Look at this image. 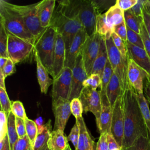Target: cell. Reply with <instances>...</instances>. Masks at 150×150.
I'll return each mask as SVG.
<instances>
[{
    "label": "cell",
    "mask_w": 150,
    "mask_h": 150,
    "mask_svg": "<svg viewBox=\"0 0 150 150\" xmlns=\"http://www.w3.org/2000/svg\"><path fill=\"white\" fill-rule=\"evenodd\" d=\"M122 93L124 127L122 148H127L132 146L139 137L149 138V135L141 112L137 93L129 82Z\"/></svg>",
    "instance_id": "6da1fadb"
},
{
    "label": "cell",
    "mask_w": 150,
    "mask_h": 150,
    "mask_svg": "<svg viewBox=\"0 0 150 150\" xmlns=\"http://www.w3.org/2000/svg\"><path fill=\"white\" fill-rule=\"evenodd\" d=\"M80 6L81 0L56 1L50 21V26L63 38L66 56L75 36L83 28L79 15Z\"/></svg>",
    "instance_id": "7a4b0ae2"
},
{
    "label": "cell",
    "mask_w": 150,
    "mask_h": 150,
    "mask_svg": "<svg viewBox=\"0 0 150 150\" xmlns=\"http://www.w3.org/2000/svg\"><path fill=\"white\" fill-rule=\"evenodd\" d=\"M0 23L4 26L8 33L35 43V37L26 28L14 4L0 0Z\"/></svg>",
    "instance_id": "3957f363"
},
{
    "label": "cell",
    "mask_w": 150,
    "mask_h": 150,
    "mask_svg": "<svg viewBox=\"0 0 150 150\" xmlns=\"http://www.w3.org/2000/svg\"><path fill=\"white\" fill-rule=\"evenodd\" d=\"M57 34L52 27L49 26L37 39L35 43V50L50 75L52 74L53 57Z\"/></svg>",
    "instance_id": "277c9868"
},
{
    "label": "cell",
    "mask_w": 150,
    "mask_h": 150,
    "mask_svg": "<svg viewBox=\"0 0 150 150\" xmlns=\"http://www.w3.org/2000/svg\"><path fill=\"white\" fill-rule=\"evenodd\" d=\"M105 44L108 60L114 73L120 79L122 91H123L128 82L127 79L128 59L125 60L122 58L120 52L115 47L112 38L105 39Z\"/></svg>",
    "instance_id": "5b68a950"
},
{
    "label": "cell",
    "mask_w": 150,
    "mask_h": 150,
    "mask_svg": "<svg viewBox=\"0 0 150 150\" xmlns=\"http://www.w3.org/2000/svg\"><path fill=\"white\" fill-rule=\"evenodd\" d=\"M33 52L35 44L8 33V54L14 64L25 60Z\"/></svg>",
    "instance_id": "8992f818"
},
{
    "label": "cell",
    "mask_w": 150,
    "mask_h": 150,
    "mask_svg": "<svg viewBox=\"0 0 150 150\" xmlns=\"http://www.w3.org/2000/svg\"><path fill=\"white\" fill-rule=\"evenodd\" d=\"M15 6L21 15L26 28L36 41L46 29L41 26L38 15V3L26 5H15Z\"/></svg>",
    "instance_id": "52a82bcc"
},
{
    "label": "cell",
    "mask_w": 150,
    "mask_h": 150,
    "mask_svg": "<svg viewBox=\"0 0 150 150\" xmlns=\"http://www.w3.org/2000/svg\"><path fill=\"white\" fill-rule=\"evenodd\" d=\"M124 113L123 103V93L117 98L112 106V116L111 127V134L122 148L124 138Z\"/></svg>",
    "instance_id": "ba28073f"
},
{
    "label": "cell",
    "mask_w": 150,
    "mask_h": 150,
    "mask_svg": "<svg viewBox=\"0 0 150 150\" xmlns=\"http://www.w3.org/2000/svg\"><path fill=\"white\" fill-rule=\"evenodd\" d=\"M72 69L64 67L60 74L53 79L52 91V101L59 98L70 100L71 86Z\"/></svg>",
    "instance_id": "9c48e42d"
},
{
    "label": "cell",
    "mask_w": 150,
    "mask_h": 150,
    "mask_svg": "<svg viewBox=\"0 0 150 150\" xmlns=\"http://www.w3.org/2000/svg\"><path fill=\"white\" fill-rule=\"evenodd\" d=\"M83 111L91 112L95 116L96 122L99 120L101 111V97L100 91L93 90L89 87L83 88L79 96Z\"/></svg>",
    "instance_id": "30bf717a"
},
{
    "label": "cell",
    "mask_w": 150,
    "mask_h": 150,
    "mask_svg": "<svg viewBox=\"0 0 150 150\" xmlns=\"http://www.w3.org/2000/svg\"><path fill=\"white\" fill-rule=\"evenodd\" d=\"M102 36L96 32L88 36L82 50L83 62L88 76L91 74L93 63L98 54Z\"/></svg>",
    "instance_id": "8fae6325"
},
{
    "label": "cell",
    "mask_w": 150,
    "mask_h": 150,
    "mask_svg": "<svg viewBox=\"0 0 150 150\" xmlns=\"http://www.w3.org/2000/svg\"><path fill=\"white\" fill-rule=\"evenodd\" d=\"M80 19L88 36L96 32L97 16L98 15L92 0H81Z\"/></svg>",
    "instance_id": "7c38bea8"
},
{
    "label": "cell",
    "mask_w": 150,
    "mask_h": 150,
    "mask_svg": "<svg viewBox=\"0 0 150 150\" xmlns=\"http://www.w3.org/2000/svg\"><path fill=\"white\" fill-rule=\"evenodd\" d=\"M88 77V74L83 62L82 52L78 56L75 65L72 69L71 86L70 100L79 98L81 90L84 88L83 83Z\"/></svg>",
    "instance_id": "4fadbf2b"
},
{
    "label": "cell",
    "mask_w": 150,
    "mask_h": 150,
    "mask_svg": "<svg viewBox=\"0 0 150 150\" xmlns=\"http://www.w3.org/2000/svg\"><path fill=\"white\" fill-rule=\"evenodd\" d=\"M69 100L59 98L52 101V110L54 116V124L53 130H61L64 131L67 122L71 114Z\"/></svg>",
    "instance_id": "5bb4252c"
},
{
    "label": "cell",
    "mask_w": 150,
    "mask_h": 150,
    "mask_svg": "<svg viewBox=\"0 0 150 150\" xmlns=\"http://www.w3.org/2000/svg\"><path fill=\"white\" fill-rule=\"evenodd\" d=\"M66 51L63 36L57 33L55 41L54 50L53 57L52 74L53 79L57 77L65 67Z\"/></svg>",
    "instance_id": "9a60e30c"
},
{
    "label": "cell",
    "mask_w": 150,
    "mask_h": 150,
    "mask_svg": "<svg viewBox=\"0 0 150 150\" xmlns=\"http://www.w3.org/2000/svg\"><path fill=\"white\" fill-rule=\"evenodd\" d=\"M88 38L85 29L83 27L75 36L66 56L65 66L73 69L76 59L80 53L82 52L83 46Z\"/></svg>",
    "instance_id": "2e32d148"
},
{
    "label": "cell",
    "mask_w": 150,
    "mask_h": 150,
    "mask_svg": "<svg viewBox=\"0 0 150 150\" xmlns=\"http://www.w3.org/2000/svg\"><path fill=\"white\" fill-rule=\"evenodd\" d=\"M146 72L128 56L127 79L137 94L144 93V79Z\"/></svg>",
    "instance_id": "e0dca14e"
},
{
    "label": "cell",
    "mask_w": 150,
    "mask_h": 150,
    "mask_svg": "<svg viewBox=\"0 0 150 150\" xmlns=\"http://www.w3.org/2000/svg\"><path fill=\"white\" fill-rule=\"evenodd\" d=\"M128 56L150 76V58L144 48L126 42Z\"/></svg>",
    "instance_id": "ac0fdd59"
},
{
    "label": "cell",
    "mask_w": 150,
    "mask_h": 150,
    "mask_svg": "<svg viewBox=\"0 0 150 150\" xmlns=\"http://www.w3.org/2000/svg\"><path fill=\"white\" fill-rule=\"evenodd\" d=\"M112 107L106 96L101 97V111L99 120L97 124L98 129L101 134H111Z\"/></svg>",
    "instance_id": "d6986e66"
},
{
    "label": "cell",
    "mask_w": 150,
    "mask_h": 150,
    "mask_svg": "<svg viewBox=\"0 0 150 150\" xmlns=\"http://www.w3.org/2000/svg\"><path fill=\"white\" fill-rule=\"evenodd\" d=\"M56 3L55 0H43L38 2V15L42 28H47L50 26Z\"/></svg>",
    "instance_id": "ffe728a7"
},
{
    "label": "cell",
    "mask_w": 150,
    "mask_h": 150,
    "mask_svg": "<svg viewBox=\"0 0 150 150\" xmlns=\"http://www.w3.org/2000/svg\"><path fill=\"white\" fill-rule=\"evenodd\" d=\"M79 127V138L76 150H92L95 144L86 127L83 117L76 119Z\"/></svg>",
    "instance_id": "44dd1931"
},
{
    "label": "cell",
    "mask_w": 150,
    "mask_h": 150,
    "mask_svg": "<svg viewBox=\"0 0 150 150\" xmlns=\"http://www.w3.org/2000/svg\"><path fill=\"white\" fill-rule=\"evenodd\" d=\"M34 56L36 63V72L37 78L40 88V91L44 94H46L49 86L53 84V80L50 79L49 76V72L46 67L42 64L38 53L34 52Z\"/></svg>",
    "instance_id": "7402d4cb"
},
{
    "label": "cell",
    "mask_w": 150,
    "mask_h": 150,
    "mask_svg": "<svg viewBox=\"0 0 150 150\" xmlns=\"http://www.w3.org/2000/svg\"><path fill=\"white\" fill-rule=\"evenodd\" d=\"M38 129V133L33 145V150H50L47 144L52 131L50 120Z\"/></svg>",
    "instance_id": "603a6c76"
},
{
    "label": "cell",
    "mask_w": 150,
    "mask_h": 150,
    "mask_svg": "<svg viewBox=\"0 0 150 150\" xmlns=\"http://www.w3.org/2000/svg\"><path fill=\"white\" fill-rule=\"evenodd\" d=\"M108 59V53L105 44V39L104 37L102 36L99 52L93 63L91 74H97L101 77Z\"/></svg>",
    "instance_id": "cb8c5ba5"
},
{
    "label": "cell",
    "mask_w": 150,
    "mask_h": 150,
    "mask_svg": "<svg viewBox=\"0 0 150 150\" xmlns=\"http://www.w3.org/2000/svg\"><path fill=\"white\" fill-rule=\"evenodd\" d=\"M48 147L50 150H65L67 144V137L61 130H53L48 141Z\"/></svg>",
    "instance_id": "d4e9b609"
},
{
    "label": "cell",
    "mask_w": 150,
    "mask_h": 150,
    "mask_svg": "<svg viewBox=\"0 0 150 150\" xmlns=\"http://www.w3.org/2000/svg\"><path fill=\"white\" fill-rule=\"evenodd\" d=\"M124 11L116 4L111 6L105 13L107 22L110 29L114 32L115 26L119 25L125 22Z\"/></svg>",
    "instance_id": "484cf974"
},
{
    "label": "cell",
    "mask_w": 150,
    "mask_h": 150,
    "mask_svg": "<svg viewBox=\"0 0 150 150\" xmlns=\"http://www.w3.org/2000/svg\"><path fill=\"white\" fill-rule=\"evenodd\" d=\"M122 93L120 79L118 76L113 72L110 82L107 87V97L108 100L112 107L116 101L118 96Z\"/></svg>",
    "instance_id": "4316f807"
},
{
    "label": "cell",
    "mask_w": 150,
    "mask_h": 150,
    "mask_svg": "<svg viewBox=\"0 0 150 150\" xmlns=\"http://www.w3.org/2000/svg\"><path fill=\"white\" fill-rule=\"evenodd\" d=\"M124 14L125 23L127 27L140 34L141 25L143 22V18L137 16L131 9L124 11Z\"/></svg>",
    "instance_id": "83f0119b"
},
{
    "label": "cell",
    "mask_w": 150,
    "mask_h": 150,
    "mask_svg": "<svg viewBox=\"0 0 150 150\" xmlns=\"http://www.w3.org/2000/svg\"><path fill=\"white\" fill-rule=\"evenodd\" d=\"M96 32L104 37L105 39L111 38L114 32L110 29L107 22L105 13L98 15L97 16Z\"/></svg>",
    "instance_id": "f1b7e54d"
},
{
    "label": "cell",
    "mask_w": 150,
    "mask_h": 150,
    "mask_svg": "<svg viewBox=\"0 0 150 150\" xmlns=\"http://www.w3.org/2000/svg\"><path fill=\"white\" fill-rule=\"evenodd\" d=\"M7 135L9 139L11 149L12 150L14 145L19 139V137L16 128L15 116L11 111L8 116Z\"/></svg>",
    "instance_id": "f546056e"
},
{
    "label": "cell",
    "mask_w": 150,
    "mask_h": 150,
    "mask_svg": "<svg viewBox=\"0 0 150 150\" xmlns=\"http://www.w3.org/2000/svg\"><path fill=\"white\" fill-rule=\"evenodd\" d=\"M113 70L111 67V64L108 59L105 66L104 67L103 75L101 76V84L100 87V94L101 97H104L107 96L106 91H107V87L110 82L111 77L113 73Z\"/></svg>",
    "instance_id": "4dcf8cb0"
},
{
    "label": "cell",
    "mask_w": 150,
    "mask_h": 150,
    "mask_svg": "<svg viewBox=\"0 0 150 150\" xmlns=\"http://www.w3.org/2000/svg\"><path fill=\"white\" fill-rule=\"evenodd\" d=\"M137 96L141 112L149 132L150 139V110L149 108V104L144 93L137 94Z\"/></svg>",
    "instance_id": "1f68e13d"
},
{
    "label": "cell",
    "mask_w": 150,
    "mask_h": 150,
    "mask_svg": "<svg viewBox=\"0 0 150 150\" xmlns=\"http://www.w3.org/2000/svg\"><path fill=\"white\" fill-rule=\"evenodd\" d=\"M8 33L4 26L0 23V57L9 58L8 54Z\"/></svg>",
    "instance_id": "d6a6232c"
},
{
    "label": "cell",
    "mask_w": 150,
    "mask_h": 150,
    "mask_svg": "<svg viewBox=\"0 0 150 150\" xmlns=\"http://www.w3.org/2000/svg\"><path fill=\"white\" fill-rule=\"evenodd\" d=\"M25 122L26 135L28 137L30 142L33 146L38 133L37 125L35 121H33L28 118H26L25 120Z\"/></svg>",
    "instance_id": "836d02e7"
},
{
    "label": "cell",
    "mask_w": 150,
    "mask_h": 150,
    "mask_svg": "<svg viewBox=\"0 0 150 150\" xmlns=\"http://www.w3.org/2000/svg\"><path fill=\"white\" fill-rule=\"evenodd\" d=\"M121 150H150L149 138L141 137L130 147L122 148Z\"/></svg>",
    "instance_id": "e575fe53"
},
{
    "label": "cell",
    "mask_w": 150,
    "mask_h": 150,
    "mask_svg": "<svg viewBox=\"0 0 150 150\" xmlns=\"http://www.w3.org/2000/svg\"><path fill=\"white\" fill-rule=\"evenodd\" d=\"M111 38L112 39L113 42L115 46V47L118 49L119 52H120L122 58L127 60L128 59V52L126 45V42H125L121 38H120L115 33L113 32Z\"/></svg>",
    "instance_id": "d590c367"
},
{
    "label": "cell",
    "mask_w": 150,
    "mask_h": 150,
    "mask_svg": "<svg viewBox=\"0 0 150 150\" xmlns=\"http://www.w3.org/2000/svg\"><path fill=\"white\" fill-rule=\"evenodd\" d=\"M0 103L1 111H4L8 117L11 110L12 103L8 96L6 90L1 87H0Z\"/></svg>",
    "instance_id": "8d00e7d4"
},
{
    "label": "cell",
    "mask_w": 150,
    "mask_h": 150,
    "mask_svg": "<svg viewBox=\"0 0 150 150\" xmlns=\"http://www.w3.org/2000/svg\"><path fill=\"white\" fill-rule=\"evenodd\" d=\"M101 77L97 74H91L85 80L83 83V87H89L93 90H97L101 87Z\"/></svg>",
    "instance_id": "74e56055"
},
{
    "label": "cell",
    "mask_w": 150,
    "mask_h": 150,
    "mask_svg": "<svg viewBox=\"0 0 150 150\" xmlns=\"http://www.w3.org/2000/svg\"><path fill=\"white\" fill-rule=\"evenodd\" d=\"M11 111L16 117L25 120L27 117L24 107L20 101H15L12 102Z\"/></svg>",
    "instance_id": "f35d334b"
},
{
    "label": "cell",
    "mask_w": 150,
    "mask_h": 150,
    "mask_svg": "<svg viewBox=\"0 0 150 150\" xmlns=\"http://www.w3.org/2000/svg\"><path fill=\"white\" fill-rule=\"evenodd\" d=\"M12 150H33V146L27 135L19 138L13 146Z\"/></svg>",
    "instance_id": "ab89813d"
},
{
    "label": "cell",
    "mask_w": 150,
    "mask_h": 150,
    "mask_svg": "<svg viewBox=\"0 0 150 150\" xmlns=\"http://www.w3.org/2000/svg\"><path fill=\"white\" fill-rule=\"evenodd\" d=\"M70 108L71 114L76 118L82 117L83 108L81 102L79 98H75L71 100Z\"/></svg>",
    "instance_id": "60d3db41"
},
{
    "label": "cell",
    "mask_w": 150,
    "mask_h": 150,
    "mask_svg": "<svg viewBox=\"0 0 150 150\" xmlns=\"http://www.w3.org/2000/svg\"><path fill=\"white\" fill-rule=\"evenodd\" d=\"M127 41L137 46L144 48V45L140 34L127 28Z\"/></svg>",
    "instance_id": "b9f144b4"
},
{
    "label": "cell",
    "mask_w": 150,
    "mask_h": 150,
    "mask_svg": "<svg viewBox=\"0 0 150 150\" xmlns=\"http://www.w3.org/2000/svg\"><path fill=\"white\" fill-rule=\"evenodd\" d=\"M140 35L144 45V48L150 58V38L146 29L144 22H142L141 25Z\"/></svg>",
    "instance_id": "7bdbcfd3"
},
{
    "label": "cell",
    "mask_w": 150,
    "mask_h": 150,
    "mask_svg": "<svg viewBox=\"0 0 150 150\" xmlns=\"http://www.w3.org/2000/svg\"><path fill=\"white\" fill-rule=\"evenodd\" d=\"M8 128V117L6 114L0 111V141H2L7 135Z\"/></svg>",
    "instance_id": "ee69618b"
},
{
    "label": "cell",
    "mask_w": 150,
    "mask_h": 150,
    "mask_svg": "<svg viewBox=\"0 0 150 150\" xmlns=\"http://www.w3.org/2000/svg\"><path fill=\"white\" fill-rule=\"evenodd\" d=\"M92 1L96 8L98 15L103 14V12L106 9H107L108 11L111 6L114 5L112 4V2L109 1Z\"/></svg>",
    "instance_id": "f6af8a7d"
},
{
    "label": "cell",
    "mask_w": 150,
    "mask_h": 150,
    "mask_svg": "<svg viewBox=\"0 0 150 150\" xmlns=\"http://www.w3.org/2000/svg\"><path fill=\"white\" fill-rule=\"evenodd\" d=\"M79 125L77 121H76L74 125H73V127H72L70 134L69 135V136L67 137V139L68 141H70L73 146H74L75 149L77 147V144H78V141H79Z\"/></svg>",
    "instance_id": "bcb514c9"
},
{
    "label": "cell",
    "mask_w": 150,
    "mask_h": 150,
    "mask_svg": "<svg viewBox=\"0 0 150 150\" xmlns=\"http://www.w3.org/2000/svg\"><path fill=\"white\" fill-rule=\"evenodd\" d=\"M15 124L19 138H21L26 136V132L25 120L19 117H15Z\"/></svg>",
    "instance_id": "7dc6e473"
},
{
    "label": "cell",
    "mask_w": 150,
    "mask_h": 150,
    "mask_svg": "<svg viewBox=\"0 0 150 150\" xmlns=\"http://www.w3.org/2000/svg\"><path fill=\"white\" fill-rule=\"evenodd\" d=\"M114 32L121 38L125 42H127V28L125 22L119 25L115 26L114 28Z\"/></svg>",
    "instance_id": "c3c4849f"
},
{
    "label": "cell",
    "mask_w": 150,
    "mask_h": 150,
    "mask_svg": "<svg viewBox=\"0 0 150 150\" xmlns=\"http://www.w3.org/2000/svg\"><path fill=\"white\" fill-rule=\"evenodd\" d=\"M138 2V0H117L116 4L124 12L131 9Z\"/></svg>",
    "instance_id": "681fc988"
},
{
    "label": "cell",
    "mask_w": 150,
    "mask_h": 150,
    "mask_svg": "<svg viewBox=\"0 0 150 150\" xmlns=\"http://www.w3.org/2000/svg\"><path fill=\"white\" fill-rule=\"evenodd\" d=\"M96 150H109L107 141V134H101L97 143Z\"/></svg>",
    "instance_id": "f907efd6"
},
{
    "label": "cell",
    "mask_w": 150,
    "mask_h": 150,
    "mask_svg": "<svg viewBox=\"0 0 150 150\" xmlns=\"http://www.w3.org/2000/svg\"><path fill=\"white\" fill-rule=\"evenodd\" d=\"M0 70L2 71L4 76L6 78L7 76L11 75L15 72V64L10 58H8V61L2 70Z\"/></svg>",
    "instance_id": "816d5d0a"
},
{
    "label": "cell",
    "mask_w": 150,
    "mask_h": 150,
    "mask_svg": "<svg viewBox=\"0 0 150 150\" xmlns=\"http://www.w3.org/2000/svg\"><path fill=\"white\" fill-rule=\"evenodd\" d=\"M146 1L138 0L137 3L131 9L132 12L138 17L143 18V9L144 8Z\"/></svg>",
    "instance_id": "f5cc1de1"
},
{
    "label": "cell",
    "mask_w": 150,
    "mask_h": 150,
    "mask_svg": "<svg viewBox=\"0 0 150 150\" xmlns=\"http://www.w3.org/2000/svg\"><path fill=\"white\" fill-rule=\"evenodd\" d=\"M145 82L144 86V92L145 97L150 105V76L146 73L145 74Z\"/></svg>",
    "instance_id": "db71d44e"
},
{
    "label": "cell",
    "mask_w": 150,
    "mask_h": 150,
    "mask_svg": "<svg viewBox=\"0 0 150 150\" xmlns=\"http://www.w3.org/2000/svg\"><path fill=\"white\" fill-rule=\"evenodd\" d=\"M107 141L108 144V149L109 150H113L115 149L121 148L117 141H115V138L112 136L111 134H107ZM122 149V148H121Z\"/></svg>",
    "instance_id": "11a10c76"
},
{
    "label": "cell",
    "mask_w": 150,
    "mask_h": 150,
    "mask_svg": "<svg viewBox=\"0 0 150 150\" xmlns=\"http://www.w3.org/2000/svg\"><path fill=\"white\" fill-rule=\"evenodd\" d=\"M142 14H143V22L144 23L146 29L150 38V14L147 12V11L145 8V6L143 9Z\"/></svg>",
    "instance_id": "9f6ffc18"
},
{
    "label": "cell",
    "mask_w": 150,
    "mask_h": 150,
    "mask_svg": "<svg viewBox=\"0 0 150 150\" xmlns=\"http://www.w3.org/2000/svg\"><path fill=\"white\" fill-rule=\"evenodd\" d=\"M0 150H11L8 135L2 141H0Z\"/></svg>",
    "instance_id": "6f0895ef"
},
{
    "label": "cell",
    "mask_w": 150,
    "mask_h": 150,
    "mask_svg": "<svg viewBox=\"0 0 150 150\" xmlns=\"http://www.w3.org/2000/svg\"><path fill=\"white\" fill-rule=\"evenodd\" d=\"M5 77L1 70H0V87L5 89ZM6 90V89H5Z\"/></svg>",
    "instance_id": "680465c9"
},
{
    "label": "cell",
    "mask_w": 150,
    "mask_h": 150,
    "mask_svg": "<svg viewBox=\"0 0 150 150\" xmlns=\"http://www.w3.org/2000/svg\"><path fill=\"white\" fill-rule=\"evenodd\" d=\"M8 59L6 57H0V70H2L8 61Z\"/></svg>",
    "instance_id": "91938a15"
},
{
    "label": "cell",
    "mask_w": 150,
    "mask_h": 150,
    "mask_svg": "<svg viewBox=\"0 0 150 150\" xmlns=\"http://www.w3.org/2000/svg\"><path fill=\"white\" fill-rule=\"evenodd\" d=\"M35 121V122H36V125H37L38 129L41 128V127L43 125V124H42L43 120H42V118L40 117H39V118H38L36 120V121Z\"/></svg>",
    "instance_id": "94428289"
},
{
    "label": "cell",
    "mask_w": 150,
    "mask_h": 150,
    "mask_svg": "<svg viewBox=\"0 0 150 150\" xmlns=\"http://www.w3.org/2000/svg\"><path fill=\"white\" fill-rule=\"evenodd\" d=\"M145 8L147 12L150 14V1L149 0H146L145 4Z\"/></svg>",
    "instance_id": "6125c7cd"
},
{
    "label": "cell",
    "mask_w": 150,
    "mask_h": 150,
    "mask_svg": "<svg viewBox=\"0 0 150 150\" xmlns=\"http://www.w3.org/2000/svg\"><path fill=\"white\" fill-rule=\"evenodd\" d=\"M65 150H71V148H70V145H69V144H67V146H66V148Z\"/></svg>",
    "instance_id": "be15d7a7"
},
{
    "label": "cell",
    "mask_w": 150,
    "mask_h": 150,
    "mask_svg": "<svg viewBox=\"0 0 150 150\" xmlns=\"http://www.w3.org/2000/svg\"><path fill=\"white\" fill-rule=\"evenodd\" d=\"M96 146H97V143H95L92 150H96Z\"/></svg>",
    "instance_id": "e7e4bbea"
},
{
    "label": "cell",
    "mask_w": 150,
    "mask_h": 150,
    "mask_svg": "<svg viewBox=\"0 0 150 150\" xmlns=\"http://www.w3.org/2000/svg\"><path fill=\"white\" fill-rule=\"evenodd\" d=\"M113 150H121V148H118V149H115Z\"/></svg>",
    "instance_id": "03108f58"
},
{
    "label": "cell",
    "mask_w": 150,
    "mask_h": 150,
    "mask_svg": "<svg viewBox=\"0 0 150 150\" xmlns=\"http://www.w3.org/2000/svg\"><path fill=\"white\" fill-rule=\"evenodd\" d=\"M149 1H150V0H149Z\"/></svg>",
    "instance_id": "003e7915"
}]
</instances>
